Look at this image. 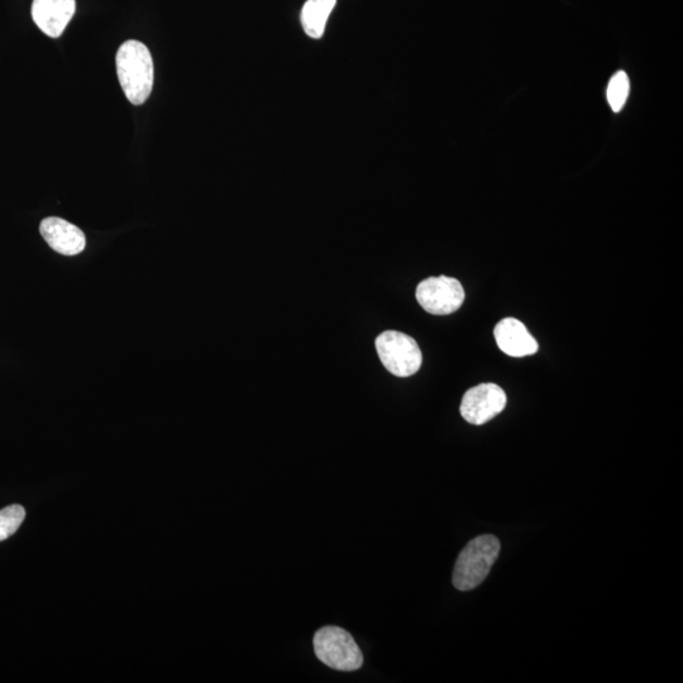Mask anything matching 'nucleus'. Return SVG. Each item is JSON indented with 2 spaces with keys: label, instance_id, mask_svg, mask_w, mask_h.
I'll list each match as a JSON object with an SVG mask.
<instances>
[{
  "label": "nucleus",
  "instance_id": "nucleus-1",
  "mask_svg": "<svg viewBox=\"0 0 683 683\" xmlns=\"http://www.w3.org/2000/svg\"><path fill=\"white\" fill-rule=\"evenodd\" d=\"M117 74L124 95L133 105H141L154 88V60L146 45L136 40L124 42L116 56Z\"/></svg>",
  "mask_w": 683,
  "mask_h": 683
},
{
  "label": "nucleus",
  "instance_id": "nucleus-2",
  "mask_svg": "<svg viewBox=\"0 0 683 683\" xmlns=\"http://www.w3.org/2000/svg\"><path fill=\"white\" fill-rule=\"evenodd\" d=\"M500 541L491 534L476 537L462 549L453 571V585L460 591H471L489 576L498 560Z\"/></svg>",
  "mask_w": 683,
  "mask_h": 683
},
{
  "label": "nucleus",
  "instance_id": "nucleus-3",
  "mask_svg": "<svg viewBox=\"0 0 683 683\" xmlns=\"http://www.w3.org/2000/svg\"><path fill=\"white\" fill-rule=\"evenodd\" d=\"M314 652L333 670L352 672L364 665V656L352 635L338 627H324L314 635Z\"/></svg>",
  "mask_w": 683,
  "mask_h": 683
},
{
  "label": "nucleus",
  "instance_id": "nucleus-4",
  "mask_svg": "<svg viewBox=\"0 0 683 683\" xmlns=\"http://www.w3.org/2000/svg\"><path fill=\"white\" fill-rule=\"evenodd\" d=\"M375 346L382 365L395 376H413L422 366V351L408 334L386 331L376 338Z\"/></svg>",
  "mask_w": 683,
  "mask_h": 683
},
{
  "label": "nucleus",
  "instance_id": "nucleus-5",
  "mask_svg": "<svg viewBox=\"0 0 683 683\" xmlns=\"http://www.w3.org/2000/svg\"><path fill=\"white\" fill-rule=\"evenodd\" d=\"M418 303L425 312L448 315L457 312L465 302V290L460 281L448 276L429 277L418 285Z\"/></svg>",
  "mask_w": 683,
  "mask_h": 683
},
{
  "label": "nucleus",
  "instance_id": "nucleus-6",
  "mask_svg": "<svg viewBox=\"0 0 683 683\" xmlns=\"http://www.w3.org/2000/svg\"><path fill=\"white\" fill-rule=\"evenodd\" d=\"M506 394L500 386L495 384H481L475 386L463 395L461 415L466 422L482 425L490 422L506 407Z\"/></svg>",
  "mask_w": 683,
  "mask_h": 683
},
{
  "label": "nucleus",
  "instance_id": "nucleus-7",
  "mask_svg": "<svg viewBox=\"0 0 683 683\" xmlns=\"http://www.w3.org/2000/svg\"><path fill=\"white\" fill-rule=\"evenodd\" d=\"M75 11V0H33L32 3L33 22L51 38L64 33Z\"/></svg>",
  "mask_w": 683,
  "mask_h": 683
},
{
  "label": "nucleus",
  "instance_id": "nucleus-8",
  "mask_svg": "<svg viewBox=\"0 0 683 683\" xmlns=\"http://www.w3.org/2000/svg\"><path fill=\"white\" fill-rule=\"evenodd\" d=\"M40 232L47 245L61 255H79L87 246V238H85L84 232L62 218L44 219L41 222Z\"/></svg>",
  "mask_w": 683,
  "mask_h": 683
},
{
  "label": "nucleus",
  "instance_id": "nucleus-9",
  "mask_svg": "<svg viewBox=\"0 0 683 683\" xmlns=\"http://www.w3.org/2000/svg\"><path fill=\"white\" fill-rule=\"evenodd\" d=\"M494 336L500 350L511 357L532 356L539 348L536 338L518 319L501 320L495 327Z\"/></svg>",
  "mask_w": 683,
  "mask_h": 683
},
{
  "label": "nucleus",
  "instance_id": "nucleus-10",
  "mask_svg": "<svg viewBox=\"0 0 683 683\" xmlns=\"http://www.w3.org/2000/svg\"><path fill=\"white\" fill-rule=\"evenodd\" d=\"M337 0H308L304 4L302 25L307 35L312 38H320L324 35L329 16L336 7Z\"/></svg>",
  "mask_w": 683,
  "mask_h": 683
},
{
  "label": "nucleus",
  "instance_id": "nucleus-11",
  "mask_svg": "<svg viewBox=\"0 0 683 683\" xmlns=\"http://www.w3.org/2000/svg\"><path fill=\"white\" fill-rule=\"evenodd\" d=\"M630 92V81L628 75L624 71H618L613 78H611L606 90V97L611 109L615 113L622 111L625 103H627Z\"/></svg>",
  "mask_w": 683,
  "mask_h": 683
},
{
  "label": "nucleus",
  "instance_id": "nucleus-12",
  "mask_svg": "<svg viewBox=\"0 0 683 683\" xmlns=\"http://www.w3.org/2000/svg\"><path fill=\"white\" fill-rule=\"evenodd\" d=\"M26 518V510L21 505L7 506L0 510V542L13 536Z\"/></svg>",
  "mask_w": 683,
  "mask_h": 683
}]
</instances>
